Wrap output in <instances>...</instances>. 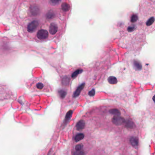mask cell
<instances>
[{
  "instance_id": "obj_10",
  "label": "cell",
  "mask_w": 155,
  "mask_h": 155,
  "mask_svg": "<svg viewBox=\"0 0 155 155\" xmlns=\"http://www.w3.org/2000/svg\"><path fill=\"white\" fill-rule=\"evenodd\" d=\"M59 27L58 24L55 23H52L49 27V30L50 34L52 35L56 34L59 30Z\"/></svg>"
},
{
  "instance_id": "obj_13",
  "label": "cell",
  "mask_w": 155,
  "mask_h": 155,
  "mask_svg": "<svg viewBox=\"0 0 155 155\" xmlns=\"http://www.w3.org/2000/svg\"><path fill=\"white\" fill-rule=\"evenodd\" d=\"M72 111L71 110L69 111L68 113L66 114V117H65V124H66L67 122H68L70 118H71V117L72 115Z\"/></svg>"
},
{
  "instance_id": "obj_16",
  "label": "cell",
  "mask_w": 155,
  "mask_h": 155,
  "mask_svg": "<svg viewBox=\"0 0 155 155\" xmlns=\"http://www.w3.org/2000/svg\"><path fill=\"white\" fill-rule=\"evenodd\" d=\"M108 81L109 83L111 84H115L117 82V79L113 77H110L108 78Z\"/></svg>"
},
{
  "instance_id": "obj_19",
  "label": "cell",
  "mask_w": 155,
  "mask_h": 155,
  "mask_svg": "<svg viewBox=\"0 0 155 155\" xmlns=\"http://www.w3.org/2000/svg\"><path fill=\"white\" fill-rule=\"evenodd\" d=\"M94 94H95V91H94V90H93V91H91L89 92V95L90 96H94Z\"/></svg>"
},
{
  "instance_id": "obj_7",
  "label": "cell",
  "mask_w": 155,
  "mask_h": 155,
  "mask_svg": "<svg viewBox=\"0 0 155 155\" xmlns=\"http://www.w3.org/2000/svg\"><path fill=\"white\" fill-rule=\"evenodd\" d=\"M146 109L149 111L155 113V91L151 92L147 97Z\"/></svg>"
},
{
  "instance_id": "obj_14",
  "label": "cell",
  "mask_w": 155,
  "mask_h": 155,
  "mask_svg": "<svg viewBox=\"0 0 155 155\" xmlns=\"http://www.w3.org/2000/svg\"><path fill=\"white\" fill-rule=\"evenodd\" d=\"M84 137V135L83 134H78V135H76L75 137V142H79L80 140L83 139V138Z\"/></svg>"
},
{
  "instance_id": "obj_3",
  "label": "cell",
  "mask_w": 155,
  "mask_h": 155,
  "mask_svg": "<svg viewBox=\"0 0 155 155\" xmlns=\"http://www.w3.org/2000/svg\"><path fill=\"white\" fill-rule=\"evenodd\" d=\"M130 69L133 76L139 81H146L151 78L152 66L145 60L134 58L130 61Z\"/></svg>"
},
{
  "instance_id": "obj_12",
  "label": "cell",
  "mask_w": 155,
  "mask_h": 155,
  "mask_svg": "<svg viewBox=\"0 0 155 155\" xmlns=\"http://www.w3.org/2000/svg\"><path fill=\"white\" fill-rule=\"evenodd\" d=\"M61 7L62 10L64 11H69L70 10V9H71L70 5L69 4L67 3H66V2H65V3L62 4Z\"/></svg>"
},
{
  "instance_id": "obj_17",
  "label": "cell",
  "mask_w": 155,
  "mask_h": 155,
  "mask_svg": "<svg viewBox=\"0 0 155 155\" xmlns=\"http://www.w3.org/2000/svg\"><path fill=\"white\" fill-rule=\"evenodd\" d=\"M74 155H84V152L82 150L76 151L74 152Z\"/></svg>"
},
{
  "instance_id": "obj_9",
  "label": "cell",
  "mask_w": 155,
  "mask_h": 155,
  "mask_svg": "<svg viewBox=\"0 0 155 155\" xmlns=\"http://www.w3.org/2000/svg\"><path fill=\"white\" fill-rule=\"evenodd\" d=\"M120 115L115 116L113 117L112 121L113 123L117 126H120L123 125L125 123V119L122 117L119 116Z\"/></svg>"
},
{
  "instance_id": "obj_4",
  "label": "cell",
  "mask_w": 155,
  "mask_h": 155,
  "mask_svg": "<svg viewBox=\"0 0 155 155\" xmlns=\"http://www.w3.org/2000/svg\"><path fill=\"white\" fill-rule=\"evenodd\" d=\"M29 90L38 92H49L52 87L49 83L42 77H34L30 79L26 84Z\"/></svg>"
},
{
  "instance_id": "obj_11",
  "label": "cell",
  "mask_w": 155,
  "mask_h": 155,
  "mask_svg": "<svg viewBox=\"0 0 155 155\" xmlns=\"http://www.w3.org/2000/svg\"><path fill=\"white\" fill-rule=\"evenodd\" d=\"M85 122L84 121L80 120L77 123L76 125V128L78 130H81L84 128Z\"/></svg>"
},
{
  "instance_id": "obj_5",
  "label": "cell",
  "mask_w": 155,
  "mask_h": 155,
  "mask_svg": "<svg viewBox=\"0 0 155 155\" xmlns=\"http://www.w3.org/2000/svg\"><path fill=\"white\" fill-rule=\"evenodd\" d=\"M14 94L12 90L6 84H0V101L13 99Z\"/></svg>"
},
{
  "instance_id": "obj_8",
  "label": "cell",
  "mask_w": 155,
  "mask_h": 155,
  "mask_svg": "<svg viewBox=\"0 0 155 155\" xmlns=\"http://www.w3.org/2000/svg\"><path fill=\"white\" fill-rule=\"evenodd\" d=\"M36 36L38 40L40 41L46 40L49 38V32L46 30L40 29L37 31Z\"/></svg>"
},
{
  "instance_id": "obj_6",
  "label": "cell",
  "mask_w": 155,
  "mask_h": 155,
  "mask_svg": "<svg viewBox=\"0 0 155 155\" xmlns=\"http://www.w3.org/2000/svg\"><path fill=\"white\" fill-rule=\"evenodd\" d=\"M40 26L39 22L37 20L33 19L29 21L25 26V32L29 34H32L38 31Z\"/></svg>"
},
{
  "instance_id": "obj_15",
  "label": "cell",
  "mask_w": 155,
  "mask_h": 155,
  "mask_svg": "<svg viewBox=\"0 0 155 155\" xmlns=\"http://www.w3.org/2000/svg\"><path fill=\"white\" fill-rule=\"evenodd\" d=\"M110 113L113 114V115H115L116 116L117 115H120L121 114V112L119 110L117 109H111L109 111Z\"/></svg>"
},
{
  "instance_id": "obj_2",
  "label": "cell",
  "mask_w": 155,
  "mask_h": 155,
  "mask_svg": "<svg viewBox=\"0 0 155 155\" xmlns=\"http://www.w3.org/2000/svg\"><path fill=\"white\" fill-rule=\"evenodd\" d=\"M137 14L139 26L146 35L155 31V1H140Z\"/></svg>"
},
{
  "instance_id": "obj_18",
  "label": "cell",
  "mask_w": 155,
  "mask_h": 155,
  "mask_svg": "<svg viewBox=\"0 0 155 155\" xmlns=\"http://www.w3.org/2000/svg\"><path fill=\"white\" fill-rule=\"evenodd\" d=\"M83 145L82 144H78L75 146L76 151H80L83 150Z\"/></svg>"
},
{
  "instance_id": "obj_1",
  "label": "cell",
  "mask_w": 155,
  "mask_h": 155,
  "mask_svg": "<svg viewBox=\"0 0 155 155\" xmlns=\"http://www.w3.org/2000/svg\"><path fill=\"white\" fill-rule=\"evenodd\" d=\"M129 20L123 30V43L131 53L139 55L143 46L147 43L146 35L139 26L137 14H130Z\"/></svg>"
}]
</instances>
